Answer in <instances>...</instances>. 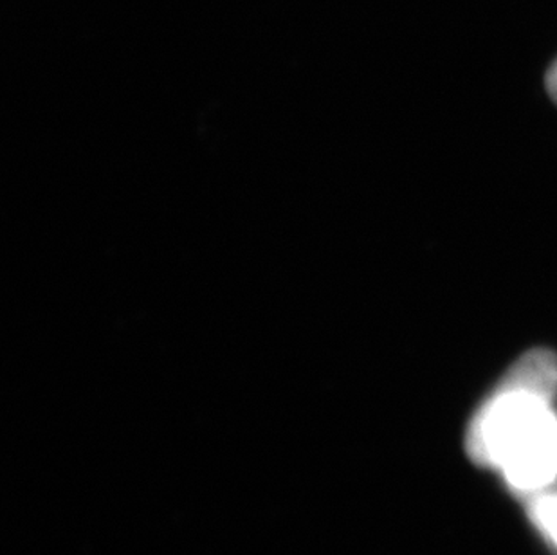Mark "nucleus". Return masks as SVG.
Listing matches in <instances>:
<instances>
[{"label": "nucleus", "mask_w": 557, "mask_h": 555, "mask_svg": "<svg viewBox=\"0 0 557 555\" xmlns=\"http://www.w3.org/2000/svg\"><path fill=\"white\" fill-rule=\"evenodd\" d=\"M547 90L550 98L557 103V60L550 65L547 73Z\"/></svg>", "instance_id": "4"}, {"label": "nucleus", "mask_w": 557, "mask_h": 555, "mask_svg": "<svg viewBox=\"0 0 557 555\" xmlns=\"http://www.w3.org/2000/svg\"><path fill=\"white\" fill-rule=\"evenodd\" d=\"M532 521L557 546V496H542L532 503Z\"/></svg>", "instance_id": "3"}, {"label": "nucleus", "mask_w": 557, "mask_h": 555, "mask_svg": "<svg viewBox=\"0 0 557 555\" xmlns=\"http://www.w3.org/2000/svg\"><path fill=\"white\" fill-rule=\"evenodd\" d=\"M466 451L476 466L496 467L520 491L557 477V419L550 403L498 384L469 424Z\"/></svg>", "instance_id": "1"}, {"label": "nucleus", "mask_w": 557, "mask_h": 555, "mask_svg": "<svg viewBox=\"0 0 557 555\" xmlns=\"http://www.w3.org/2000/svg\"><path fill=\"white\" fill-rule=\"evenodd\" d=\"M507 388L523 390L534 393L537 397L545 398L553 404L557 397V356L554 351L537 350L527 351L518 361L509 368L504 379L499 381Z\"/></svg>", "instance_id": "2"}]
</instances>
